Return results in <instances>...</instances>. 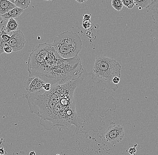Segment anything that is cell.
Wrapping results in <instances>:
<instances>
[{
	"instance_id": "cell-1",
	"label": "cell",
	"mask_w": 158,
	"mask_h": 155,
	"mask_svg": "<svg viewBox=\"0 0 158 155\" xmlns=\"http://www.w3.org/2000/svg\"><path fill=\"white\" fill-rule=\"evenodd\" d=\"M56 52L63 59L78 55L83 48L81 37L73 31H66L59 34L52 44Z\"/></svg>"
},
{
	"instance_id": "cell-2",
	"label": "cell",
	"mask_w": 158,
	"mask_h": 155,
	"mask_svg": "<svg viewBox=\"0 0 158 155\" xmlns=\"http://www.w3.org/2000/svg\"><path fill=\"white\" fill-rule=\"evenodd\" d=\"M121 69V65L117 61L106 56L100 55L95 58L93 73L96 76L111 82L115 76L120 77Z\"/></svg>"
},
{
	"instance_id": "cell-3",
	"label": "cell",
	"mask_w": 158,
	"mask_h": 155,
	"mask_svg": "<svg viewBox=\"0 0 158 155\" xmlns=\"http://www.w3.org/2000/svg\"><path fill=\"white\" fill-rule=\"evenodd\" d=\"M52 47V44L43 43L39 44L32 50L28 59V71L29 74L34 72L39 67L49 53Z\"/></svg>"
},
{
	"instance_id": "cell-4",
	"label": "cell",
	"mask_w": 158,
	"mask_h": 155,
	"mask_svg": "<svg viewBox=\"0 0 158 155\" xmlns=\"http://www.w3.org/2000/svg\"><path fill=\"white\" fill-rule=\"evenodd\" d=\"M124 136V130L123 126L111 123L106 129L104 137L106 141L112 145L118 144L123 140Z\"/></svg>"
},
{
	"instance_id": "cell-5",
	"label": "cell",
	"mask_w": 158,
	"mask_h": 155,
	"mask_svg": "<svg viewBox=\"0 0 158 155\" xmlns=\"http://www.w3.org/2000/svg\"><path fill=\"white\" fill-rule=\"evenodd\" d=\"M11 39L9 44L14 52L22 50L25 44L24 34L20 30H15L10 33Z\"/></svg>"
},
{
	"instance_id": "cell-6",
	"label": "cell",
	"mask_w": 158,
	"mask_h": 155,
	"mask_svg": "<svg viewBox=\"0 0 158 155\" xmlns=\"http://www.w3.org/2000/svg\"><path fill=\"white\" fill-rule=\"evenodd\" d=\"M39 79V76L30 75L25 78L23 81V86L27 93L31 92V90L35 86Z\"/></svg>"
},
{
	"instance_id": "cell-7",
	"label": "cell",
	"mask_w": 158,
	"mask_h": 155,
	"mask_svg": "<svg viewBox=\"0 0 158 155\" xmlns=\"http://www.w3.org/2000/svg\"><path fill=\"white\" fill-rule=\"evenodd\" d=\"M16 7L14 3L8 0H0V14L3 15Z\"/></svg>"
},
{
	"instance_id": "cell-8",
	"label": "cell",
	"mask_w": 158,
	"mask_h": 155,
	"mask_svg": "<svg viewBox=\"0 0 158 155\" xmlns=\"http://www.w3.org/2000/svg\"><path fill=\"white\" fill-rule=\"evenodd\" d=\"M23 11H24V10L18 7H16L12 9L7 12L2 16L4 18L8 20L10 18H15L19 17L23 13Z\"/></svg>"
},
{
	"instance_id": "cell-9",
	"label": "cell",
	"mask_w": 158,
	"mask_h": 155,
	"mask_svg": "<svg viewBox=\"0 0 158 155\" xmlns=\"http://www.w3.org/2000/svg\"><path fill=\"white\" fill-rule=\"evenodd\" d=\"M19 23L14 18H11L8 19L6 27L3 29L7 33H10L12 31H15L19 27Z\"/></svg>"
},
{
	"instance_id": "cell-10",
	"label": "cell",
	"mask_w": 158,
	"mask_h": 155,
	"mask_svg": "<svg viewBox=\"0 0 158 155\" xmlns=\"http://www.w3.org/2000/svg\"><path fill=\"white\" fill-rule=\"evenodd\" d=\"M152 1L153 0H134V4L138 7L139 10L147 9Z\"/></svg>"
},
{
	"instance_id": "cell-11",
	"label": "cell",
	"mask_w": 158,
	"mask_h": 155,
	"mask_svg": "<svg viewBox=\"0 0 158 155\" xmlns=\"http://www.w3.org/2000/svg\"><path fill=\"white\" fill-rule=\"evenodd\" d=\"M31 0H15L14 4L16 6L25 10L27 9L30 5Z\"/></svg>"
},
{
	"instance_id": "cell-12",
	"label": "cell",
	"mask_w": 158,
	"mask_h": 155,
	"mask_svg": "<svg viewBox=\"0 0 158 155\" xmlns=\"http://www.w3.org/2000/svg\"><path fill=\"white\" fill-rule=\"evenodd\" d=\"M111 6L118 11H121L123 6L121 0H111Z\"/></svg>"
},
{
	"instance_id": "cell-13",
	"label": "cell",
	"mask_w": 158,
	"mask_h": 155,
	"mask_svg": "<svg viewBox=\"0 0 158 155\" xmlns=\"http://www.w3.org/2000/svg\"><path fill=\"white\" fill-rule=\"evenodd\" d=\"M90 15L85 14L83 15V26L85 29H88L91 26Z\"/></svg>"
},
{
	"instance_id": "cell-14",
	"label": "cell",
	"mask_w": 158,
	"mask_h": 155,
	"mask_svg": "<svg viewBox=\"0 0 158 155\" xmlns=\"http://www.w3.org/2000/svg\"><path fill=\"white\" fill-rule=\"evenodd\" d=\"M123 3V6L128 8L129 9H132L134 7V0H121Z\"/></svg>"
},
{
	"instance_id": "cell-15",
	"label": "cell",
	"mask_w": 158,
	"mask_h": 155,
	"mask_svg": "<svg viewBox=\"0 0 158 155\" xmlns=\"http://www.w3.org/2000/svg\"><path fill=\"white\" fill-rule=\"evenodd\" d=\"M1 33L0 34V55L4 52V48L6 46L9 45V43L5 42L2 40V37H1Z\"/></svg>"
},
{
	"instance_id": "cell-16",
	"label": "cell",
	"mask_w": 158,
	"mask_h": 155,
	"mask_svg": "<svg viewBox=\"0 0 158 155\" xmlns=\"http://www.w3.org/2000/svg\"><path fill=\"white\" fill-rule=\"evenodd\" d=\"M7 21L8 19L4 18L2 17V15L0 14V29L3 30L4 29Z\"/></svg>"
},
{
	"instance_id": "cell-17",
	"label": "cell",
	"mask_w": 158,
	"mask_h": 155,
	"mask_svg": "<svg viewBox=\"0 0 158 155\" xmlns=\"http://www.w3.org/2000/svg\"><path fill=\"white\" fill-rule=\"evenodd\" d=\"M157 6H158V0H153L151 4L148 6L147 9L150 10H152L153 9Z\"/></svg>"
},
{
	"instance_id": "cell-18",
	"label": "cell",
	"mask_w": 158,
	"mask_h": 155,
	"mask_svg": "<svg viewBox=\"0 0 158 155\" xmlns=\"http://www.w3.org/2000/svg\"><path fill=\"white\" fill-rule=\"evenodd\" d=\"M4 52L6 53H11L12 52L13 49L11 46L8 45L6 46L4 48Z\"/></svg>"
},
{
	"instance_id": "cell-19",
	"label": "cell",
	"mask_w": 158,
	"mask_h": 155,
	"mask_svg": "<svg viewBox=\"0 0 158 155\" xmlns=\"http://www.w3.org/2000/svg\"><path fill=\"white\" fill-rule=\"evenodd\" d=\"M52 85L49 82H46L43 86V89L44 91H49L51 89Z\"/></svg>"
},
{
	"instance_id": "cell-20",
	"label": "cell",
	"mask_w": 158,
	"mask_h": 155,
	"mask_svg": "<svg viewBox=\"0 0 158 155\" xmlns=\"http://www.w3.org/2000/svg\"><path fill=\"white\" fill-rule=\"evenodd\" d=\"M137 146V144L136 145H134L133 147L130 148L128 150V153L131 155H135V153L137 152V149H136V147Z\"/></svg>"
},
{
	"instance_id": "cell-21",
	"label": "cell",
	"mask_w": 158,
	"mask_h": 155,
	"mask_svg": "<svg viewBox=\"0 0 158 155\" xmlns=\"http://www.w3.org/2000/svg\"><path fill=\"white\" fill-rule=\"evenodd\" d=\"M120 77H118V76H115L112 79V82L115 85H117L120 82Z\"/></svg>"
},
{
	"instance_id": "cell-22",
	"label": "cell",
	"mask_w": 158,
	"mask_h": 155,
	"mask_svg": "<svg viewBox=\"0 0 158 155\" xmlns=\"http://www.w3.org/2000/svg\"><path fill=\"white\" fill-rule=\"evenodd\" d=\"M6 152L5 151L3 147L0 149V155L6 154Z\"/></svg>"
},
{
	"instance_id": "cell-23",
	"label": "cell",
	"mask_w": 158,
	"mask_h": 155,
	"mask_svg": "<svg viewBox=\"0 0 158 155\" xmlns=\"http://www.w3.org/2000/svg\"><path fill=\"white\" fill-rule=\"evenodd\" d=\"M76 1L79 3L83 4L87 0H76Z\"/></svg>"
},
{
	"instance_id": "cell-24",
	"label": "cell",
	"mask_w": 158,
	"mask_h": 155,
	"mask_svg": "<svg viewBox=\"0 0 158 155\" xmlns=\"http://www.w3.org/2000/svg\"><path fill=\"white\" fill-rule=\"evenodd\" d=\"M29 154L30 155H35L36 154V153H35V151H31V152L30 153H29Z\"/></svg>"
},
{
	"instance_id": "cell-25",
	"label": "cell",
	"mask_w": 158,
	"mask_h": 155,
	"mask_svg": "<svg viewBox=\"0 0 158 155\" xmlns=\"http://www.w3.org/2000/svg\"><path fill=\"white\" fill-rule=\"evenodd\" d=\"M8 1H10V2H11L13 3H14L15 1V0H8Z\"/></svg>"
},
{
	"instance_id": "cell-26",
	"label": "cell",
	"mask_w": 158,
	"mask_h": 155,
	"mask_svg": "<svg viewBox=\"0 0 158 155\" xmlns=\"http://www.w3.org/2000/svg\"><path fill=\"white\" fill-rule=\"evenodd\" d=\"M104 1L107 2H109L110 1H111V0H104Z\"/></svg>"
},
{
	"instance_id": "cell-27",
	"label": "cell",
	"mask_w": 158,
	"mask_h": 155,
	"mask_svg": "<svg viewBox=\"0 0 158 155\" xmlns=\"http://www.w3.org/2000/svg\"><path fill=\"white\" fill-rule=\"evenodd\" d=\"M45 1H53V0H45Z\"/></svg>"
}]
</instances>
